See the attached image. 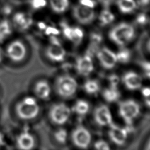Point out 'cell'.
Wrapping results in <instances>:
<instances>
[{"label": "cell", "mask_w": 150, "mask_h": 150, "mask_svg": "<svg viewBox=\"0 0 150 150\" xmlns=\"http://www.w3.org/2000/svg\"><path fill=\"white\" fill-rule=\"evenodd\" d=\"M39 111L40 107L36 99L31 96L25 97L15 107L17 115L24 120L35 118L39 114Z\"/></svg>", "instance_id": "1"}, {"label": "cell", "mask_w": 150, "mask_h": 150, "mask_svg": "<svg viewBox=\"0 0 150 150\" xmlns=\"http://www.w3.org/2000/svg\"><path fill=\"white\" fill-rule=\"evenodd\" d=\"M134 28L127 23H121L114 26L110 32V39L115 44L124 46L129 42L134 36Z\"/></svg>", "instance_id": "2"}, {"label": "cell", "mask_w": 150, "mask_h": 150, "mask_svg": "<svg viewBox=\"0 0 150 150\" xmlns=\"http://www.w3.org/2000/svg\"><path fill=\"white\" fill-rule=\"evenodd\" d=\"M56 90L62 97L69 98L72 97L77 89V83L71 76L64 75L59 77L56 81Z\"/></svg>", "instance_id": "3"}, {"label": "cell", "mask_w": 150, "mask_h": 150, "mask_svg": "<svg viewBox=\"0 0 150 150\" xmlns=\"http://www.w3.org/2000/svg\"><path fill=\"white\" fill-rule=\"evenodd\" d=\"M139 112L140 107L134 100H125L119 104V114L127 124H131Z\"/></svg>", "instance_id": "4"}, {"label": "cell", "mask_w": 150, "mask_h": 150, "mask_svg": "<svg viewBox=\"0 0 150 150\" xmlns=\"http://www.w3.org/2000/svg\"><path fill=\"white\" fill-rule=\"evenodd\" d=\"M70 115L69 107L63 103L54 104L49 111L51 121L57 125H63L68 120Z\"/></svg>", "instance_id": "5"}, {"label": "cell", "mask_w": 150, "mask_h": 150, "mask_svg": "<svg viewBox=\"0 0 150 150\" xmlns=\"http://www.w3.org/2000/svg\"><path fill=\"white\" fill-rule=\"evenodd\" d=\"M6 54L12 61L21 62L25 57L26 49L22 42L16 40L11 42L8 45L6 49Z\"/></svg>", "instance_id": "6"}, {"label": "cell", "mask_w": 150, "mask_h": 150, "mask_svg": "<svg viewBox=\"0 0 150 150\" xmlns=\"http://www.w3.org/2000/svg\"><path fill=\"white\" fill-rule=\"evenodd\" d=\"M71 139L76 146L84 149L90 145L91 137L90 132L85 127L79 126L73 131Z\"/></svg>", "instance_id": "7"}, {"label": "cell", "mask_w": 150, "mask_h": 150, "mask_svg": "<svg viewBox=\"0 0 150 150\" xmlns=\"http://www.w3.org/2000/svg\"><path fill=\"white\" fill-rule=\"evenodd\" d=\"M93 9L79 4L73 8V14L79 23L83 25L89 24L95 18V12Z\"/></svg>", "instance_id": "8"}, {"label": "cell", "mask_w": 150, "mask_h": 150, "mask_svg": "<svg viewBox=\"0 0 150 150\" xmlns=\"http://www.w3.org/2000/svg\"><path fill=\"white\" fill-rule=\"evenodd\" d=\"M47 57L51 61L59 62L64 60L66 56V50L62 46L56 38H52L50 44L46 50Z\"/></svg>", "instance_id": "9"}, {"label": "cell", "mask_w": 150, "mask_h": 150, "mask_svg": "<svg viewBox=\"0 0 150 150\" xmlns=\"http://www.w3.org/2000/svg\"><path fill=\"white\" fill-rule=\"evenodd\" d=\"M97 58L101 64L107 69L113 68L117 62L116 54L106 47H103L98 50Z\"/></svg>", "instance_id": "10"}, {"label": "cell", "mask_w": 150, "mask_h": 150, "mask_svg": "<svg viewBox=\"0 0 150 150\" xmlns=\"http://www.w3.org/2000/svg\"><path fill=\"white\" fill-rule=\"evenodd\" d=\"M94 117L96 122L100 126L111 125L112 122V115L108 107L105 105L97 107L94 112Z\"/></svg>", "instance_id": "11"}, {"label": "cell", "mask_w": 150, "mask_h": 150, "mask_svg": "<svg viewBox=\"0 0 150 150\" xmlns=\"http://www.w3.org/2000/svg\"><path fill=\"white\" fill-rule=\"evenodd\" d=\"M110 128L108 132L109 137L116 145H123L127 137V131L126 129L117 126L114 124L110 125Z\"/></svg>", "instance_id": "12"}, {"label": "cell", "mask_w": 150, "mask_h": 150, "mask_svg": "<svg viewBox=\"0 0 150 150\" xmlns=\"http://www.w3.org/2000/svg\"><path fill=\"white\" fill-rule=\"evenodd\" d=\"M122 81L125 87L131 90H137L142 85V78L134 71L127 72L122 77Z\"/></svg>", "instance_id": "13"}, {"label": "cell", "mask_w": 150, "mask_h": 150, "mask_svg": "<svg viewBox=\"0 0 150 150\" xmlns=\"http://www.w3.org/2000/svg\"><path fill=\"white\" fill-rule=\"evenodd\" d=\"M77 72L82 76L90 74L94 69L93 63L89 55H84L80 57L76 63Z\"/></svg>", "instance_id": "14"}, {"label": "cell", "mask_w": 150, "mask_h": 150, "mask_svg": "<svg viewBox=\"0 0 150 150\" xmlns=\"http://www.w3.org/2000/svg\"><path fill=\"white\" fill-rule=\"evenodd\" d=\"M13 22L17 29L21 30H25L28 29L32 25L33 20L29 14L20 12L14 15Z\"/></svg>", "instance_id": "15"}, {"label": "cell", "mask_w": 150, "mask_h": 150, "mask_svg": "<svg viewBox=\"0 0 150 150\" xmlns=\"http://www.w3.org/2000/svg\"><path fill=\"white\" fill-rule=\"evenodd\" d=\"M16 145L19 149L29 150L32 149L35 145V139L28 132H23L18 136Z\"/></svg>", "instance_id": "16"}, {"label": "cell", "mask_w": 150, "mask_h": 150, "mask_svg": "<svg viewBox=\"0 0 150 150\" xmlns=\"http://www.w3.org/2000/svg\"><path fill=\"white\" fill-rule=\"evenodd\" d=\"M34 91L38 97L42 100H46L50 96L51 88L47 81L40 80L35 85Z\"/></svg>", "instance_id": "17"}, {"label": "cell", "mask_w": 150, "mask_h": 150, "mask_svg": "<svg viewBox=\"0 0 150 150\" xmlns=\"http://www.w3.org/2000/svg\"><path fill=\"white\" fill-rule=\"evenodd\" d=\"M117 6L121 12L128 13L135 9L137 4L134 0H118Z\"/></svg>", "instance_id": "18"}, {"label": "cell", "mask_w": 150, "mask_h": 150, "mask_svg": "<svg viewBox=\"0 0 150 150\" xmlns=\"http://www.w3.org/2000/svg\"><path fill=\"white\" fill-rule=\"evenodd\" d=\"M69 0H50L52 9L56 13L64 12L69 6Z\"/></svg>", "instance_id": "19"}, {"label": "cell", "mask_w": 150, "mask_h": 150, "mask_svg": "<svg viewBox=\"0 0 150 150\" xmlns=\"http://www.w3.org/2000/svg\"><path fill=\"white\" fill-rule=\"evenodd\" d=\"M103 96L108 102L111 103L117 101L120 97V92L115 87H110L103 91Z\"/></svg>", "instance_id": "20"}, {"label": "cell", "mask_w": 150, "mask_h": 150, "mask_svg": "<svg viewBox=\"0 0 150 150\" xmlns=\"http://www.w3.org/2000/svg\"><path fill=\"white\" fill-rule=\"evenodd\" d=\"M12 33V28L7 20L0 21V42L5 40Z\"/></svg>", "instance_id": "21"}, {"label": "cell", "mask_w": 150, "mask_h": 150, "mask_svg": "<svg viewBox=\"0 0 150 150\" xmlns=\"http://www.w3.org/2000/svg\"><path fill=\"white\" fill-rule=\"evenodd\" d=\"M89 108V104L87 101L83 100H78L74 106V111L77 114L81 115L86 114L88 111Z\"/></svg>", "instance_id": "22"}, {"label": "cell", "mask_w": 150, "mask_h": 150, "mask_svg": "<svg viewBox=\"0 0 150 150\" xmlns=\"http://www.w3.org/2000/svg\"><path fill=\"white\" fill-rule=\"evenodd\" d=\"M84 89L88 94H95L100 89V86L98 82L94 80H88L84 84Z\"/></svg>", "instance_id": "23"}, {"label": "cell", "mask_w": 150, "mask_h": 150, "mask_svg": "<svg viewBox=\"0 0 150 150\" xmlns=\"http://www.w3.org/2000/svg\"><path fill=\"white\" fill-rule=\"evenodd\" d=\"M115 17L112 12L109 10L105 9L103 11L100 15L99 19L103 25H107L111 23L114 20Z\"/></svg>", "instance_id": "24"}, {"label": "cell", "mask_w": 150, "mask_h": 150, "mask_svg": "<svg viewBox=\"0 0 150 150\" xmlns=\"http://www.w3.org/2000/svg\"><path fill=\"white\" fill-rule=\"evenodd\" d=\"M117 62L121 63H127L128 62L131 57V53L129 51L126 49H122L120 50L117 54Z\"/></svg>", "instance_id": "25"}, {"label": "cell", "mask_w": 150, "mask_h": 150, "mask_svg": "<svg viewBox=\"0 0 150 150\" xmlns=\"http://www.w3.org/2000/svg\"><path fill=\"white\" fill-rule=\"evenodd\" d=\"M67 137V133L66 129L60 128L57 130L54 134V138L56 140L61 144L66 142Z\"/></svg>", "instance_id": "26"}, {"label": "cell", "mask_w": 150, "mask_h": 150, "mask_svg": "<svg viewBox=\"0 0 150 150\" xmlns=\"http://www.w3.org/2000/svg\"><path fill=\"white\" fill-rule=\"evenodd\" d=\"M83 32L80 28L78 27L73 28V39L71 41L79 43L83 38Z\"/></svg>", "instance_id": "27"}, {"label": "cell", "mask_w": 150, "mask_h": 150, "mask_svg": "<svg viewBox=\"0 0 150 150\" xmlns=\"http://www.w3.org/2000/svg\"><path fill=\"white\" fill-rule=\"evenodd\" d=\"M30 4L32 8L38 10L45 8L47 5L46 0H30Z\"/></svg>", "instance_id": "28"}, {"label": "cell", "mask_w": 150, "mask_h": 150, "mask_svg": "<svg viewBox=\"0 0 150 150\" xmlns=\"http://www.w3.org/2000/svg\"><path fill=\"white\" fill-rule=\"evenodd\" d=\"M94 147L99 150L110 149L109 145L104 140H98L94 144Z\"/></svg>", "instance_id": "29"}, {"label": "cell", "mask_w": 150, "mask_h": 150, "mask_svg": "<svg viewBox=\"0 0 150 150\" xmlns=\"http://www.w3.org/2000/svg\"><path fill=\"white\" fill-rule=\"evenodd\" d=\"M63 33L64 36L68 39L72 40L73 39V28L64 25L63 26Z\"/></svg>", "instance_id": "30"}, {"label": "cell", "mask_w": 150, "mask_h": 150, "mask_svg": "<svg viewBox=\"0 0 150 150\" xmlns=\"http://www.w3.org/2000/svg\"><path fill=\"white\" fill-rule=\"evenodd\" d=\"M141 67L145 76L150 79V62H143L141 63Z\"/></svg>", "instance_id": "31"}, {"label": "cell", "mask_w": 150, "mask_h": 150, "mask_svg": "<svg viewBox=\"0 0 150 150\" xmlns=\"http://www.w3.org/2000/svg\"><path fill=\"white\" fill-rule=\"evenodd\" d=\"M45 30H46V33L47 35H57L59 33V30L52 26H48L45 28Z\"/></svg>", "instance_id": "32"}, {"label": "cell", "mask_w": 150, "mask_h": 150, "mask_svg": "<svg viewBox=\"0 0 150 150\" xmlns=\"http://www.w3.org/2000/svg\"><path fill=\"white\" fill-rule=\"evenodd\" d=\"M80 4L91 8H93L96 5V3L93 0H80Z\"/></svg>", "instance_id": "33"}, {"label": "cell", "mask_w": 150, "mask_h": 150, "mask_svg": "<svg viewBox=\"0 0 150 150\" xmlns=\"http://www.w3.org/2000/svg\"><path fill=\"white\" fill-rule=\"evenodd\" d=\"M110 83H111V87H115L117 88V86L118 84V77L116 76H111L110 78Z\"/></svg>", "instance_id": "34"}, {"label": "cell", "mask_w": 150, "mask_h": 150, "mask_svg": "<svg viewBox=\"0 0 150 150\" xmlns=\"http://www.w3.org/2000/svg\"><path fill=\"white\" fill-rule=\"evenodd\" d=\"M142 94L144 98L148 97L150 94V87H145L142 89Z\"/></svg>", "instance_id": "35"}, {"label": "cell", "mask_w": 150, "mask_h": 150, "mask_svg": "<svg viewBox=\"0 0 150 150\" xmlns=\"http://www.w3.org/2000/svg\"><path fill=\"white\" fill-rule=\"evenodd\" d=\"M146 17L144 15H141L137 18L138 22L139 23H141V24L145 23V22H146Z\"/></svg>", "instance_id": "36"}, {"label": "cell", "mask_w": 150, "mask_h": 150, "mask_svg": "<svg viewBox=\"0 0 150 150\" xmlns=\"http://www.w3.org/2000/svg\"><path fill=\"white\" fill-rule=\"evenodd\" d=\"M145 102L146 105L150 107V94L148 97L145 98Z\"/></svg>", "instance_id": "37"}, {"label": "cell", "mask_w": 150, "mask_h": 150, "mask_svg": "<svg viewBox=\"0 0 150 150\" xmlns=\"http://www.w3.org/2000/svg\"><path fill=\"white\" fill-rule=\"evenodd\" d=\"M100 2L104 4V5H108L110 4V3L111 2V0H99Z\"/></svg>", "instance_id": "38"}, {"label": "cell", "mask_w": 150, "mask_h": 150, "mask_svg": "<svg viewBox=\"0 0 150 150\" xmlns=\"http://www.w3.org/2000/svg\"><path fill=\"white\" fill-rule=\"evenodd\" d=\"M146 149H149V150H150V140L149 141L148 143V144H147V145H146Z\"/></svg>", "instance_id": "39"}, {"label": "cell", "mask_w": 150, "mask_h": 150, "mask_svg": "<svg viewBox=\"0 0 150 150\" xmlns=\"http://www.w3.org/2000/svg\"><path fill=\"white\" fill-rule=\"evenodd\" d=\"M2 51L0 49V62L2 61Z\"/></svg>", "instance_id": "40"}, {"label": "cell", "mask_w": 150, "mask_h": 150, "mask_svg": "<svg viewBox=\"0 0 150 150\" xmlns=\"http://www.w3.org/2000/svg\"><path fill=\"white\" fill-rule=\"evenodd\" d=\"M148 50H149V51L150 52V40H149V42H148Z\"/></svg>", "instance_id": "41"}, {"label": "cell", "mask_w": 150, "mask_h": 150, "mask_svg": "<svg viewBox=\"0 0 150 150\" xmlns=\"http://www.w3.org/2000/svg\"><path fill=\"white\" fill-rule=\"evenodd\" d=\"M142 1L144 2V3H145V4H146V3H147V2H148L149 1H150V0H142Z\"/></svg>", "instance_id": "42"}]
</instances>
